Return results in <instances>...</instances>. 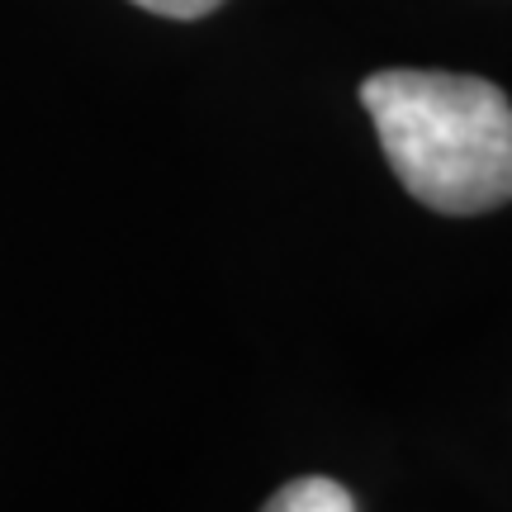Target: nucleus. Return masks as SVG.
I'll return each instance as SVG.
<instances>
[{
    "mask_svg": "<svg viewBox=\"0 0 512 512\" xmlns=\"http://www.w3.org/2000/svg\"><path fill=\"white\" fill-rule=\"evenodd\" d=\"M361 105L394 176L437 214H489L512 200V100L465 72H375Z\"/></svg>",
    "mask_w": 512,
    "mask_h": 512,
    "instance_id": "f257e3e1",
    "label": "nucleus"
},
{
    "mask_svg": "<svg viewBox=\"0 0 512 512\" xmlns=\"http://www.w3.org/2000/svg\"><path fill=\"white\" fill-rule=\"evenodd\" d=\"M266 508L271 512H351L356 508V498H351L337 479L304 475V479H294V484H285Z\"/></svg>",
    "mask_w": 512,
    "mask_h": 512,
    "instance_id": "f03ea898",
    "label": "nucleus"
},
{
    "mask_svg": "<svg viewBox=\"0 0 512 512\" xmlns=\"http://www.w3.org/2000/svg\"><path fill=\"white\" fill-rule=\"evenodd\" d=\"M133 5H143V10L166 15V19H200L209 10H219L223 0H133Z\"/></svg>",
    "mask_w": 512,
    "mask_h": 512,
    "instance_id": "7ed1b4c3",
    "label": "nucleus"
}]
</instances>
